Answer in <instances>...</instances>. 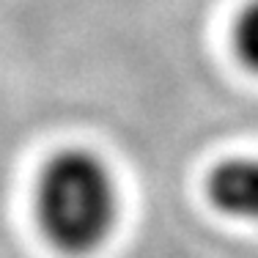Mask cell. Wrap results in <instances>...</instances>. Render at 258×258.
Returning <instances> with one entry per match:
<instances>
[{
	"label": "cell",
	"instance_id": "1",
	"mask_svg": "<svg viewBox=\"0 0 258 258\" xmlns=\"http://www.w3.org/2000/svg\"><path fill=\"white\" fill-rule=\"evenodd\" d=\"M36 206L41 231L55 247L85 255L107 242L118 220V189L99 157L69 149L47 162Z\"/></svg>",
	"mask_w": 258,
	"mask_h": 258
},
{
	"label": "cell",
	"instance_id": "2",
	"mask_svg": "<svg viewBox=\"0 0 258 258\" xmlns=\"http://www.w3.org/2000/svg\"><path fill=\"white\" fill-rule=\"evenodd\" d=\"M209 204L231 220L258 225V159H225L209 173Z\"/></svg>",
	"mask_w": 258,
	"mask_h": 258
},
{
	"label": "cell",
	"instance_id": "3",
	"mask_svg": "<svg viewBox=\"0 0 258 258\" xmlns=\"http://www.w3.org/2000/svg\"><path fill=\"white\" fill-rule=\"evenodd\" d=\"M233 50H236V58L258 75V0H253L239 14L233 25Z\"/></svg>",
	"mask_w": 258,
	"mask_h": 258
}]
</instances>
